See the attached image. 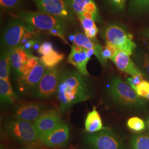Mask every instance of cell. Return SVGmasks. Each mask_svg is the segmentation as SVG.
Segmentation results:
<instances>
[{"mask_svg": "<svg viewBox=\"0 0 149 149\" xmlns=\"http://www.w3.org/2000/svg\"><path fill=\"white\" fill-rule=\"evenodd\" d=\"M91 95L85 76L76 70L62 74L57 92L61 112H66L75 104L88 100Z\"/></svg>", "mask_w": 149, "mask_h": 149, "instance_id": "1", "label": "cell"}, {"mask_svg": "<svg viewBox=\"0 0 149 149\" xmlns=\"http://www.w3.org/2000/svg\"><path fill=\"white\" fill-rule=\"evenodd\" d=\"M109 93L113 101L120 106L135 109L145 107V103L128 84L119 77H114L111 81Z\"/></svg>", "mask_w": 149, "mask_h": 149, "instance_id": "2", "label": "cell"}, {"mask_svg": "<svg viewBox=\"0 0 149 149\" xmlns=\"http://www.w3.org/2000/svg\"><path fill=\"white\" fill-rule=\"evenodd\" d=\"M4 131L10 138L19 143L32 145L39 141L37 132L32 123L14 118L6 120Z\"/></svg>", "mask_w": 149, "mask_h": 149, "instance_id": "3", "label": "cell"}, {"mask_svg": "<svg viewBox=\"0 0 149 149\" xmlns=\"http://www.w3.org/2000/svg\"><path fill=\"white\" fill-rule=\"evenodd\" d=\"M103 37L106 44H109L120 50L131 55L136 48L133 36L124 27L117 24L108 25L103 32Z\"/></svg>", "mask_w": 149, "mask_h": 149, "instance_id": "4", "label": "cell"}, {"mask_svg": "<svg viewBox=\"0 0 149 149\" xmlns=\"http://www.w3.org/2000/svg\"><path fill=\"white\" fill-rule=\"evenodd\" d=\"M84 143L88 149H127L122 138L109 128L86 135Z\"/></svg>", "mask_w": 149, "mask_h": 149, "instance_id": "5", "label": "cell"}, {"mask_svg": "<svg viewBox=\"0 0 149 149\" xmlns=\"http://www.w3.org/2000/svg\"><path fill=\"white\" fill-rule=\"evenodd\" d=\"M18 17L37 30L50 31L59 29L66 31L65 21L42 11H20L18 12Z\"/></svg>", "mask_w": 149, "mask_h": 149, "instance_id": "6", "label": "cell"}, {"mask_svg": "<svg viewBox=\"0 0 149 149\" xmlns=\"http://www.w3.org/2000/svg\"><path fill=\"white\" fill-rule=\"evenodd\" d=\"M35 30L37 29L19 18L9 22L1 36V45L7 50L19 47L26 33Z\"/></svg>", "mask_w": 149, "mask_h": 149, "instance_id": "7", "label": "cell"}, {"mask_svg": "<svg viewBox=\"0 0 149 149\" xmlns=\"http://www.w3.org/2000/svg\"><path fill=\"white\" fill-rule=\"evenodd\" d=\"M62 74L58 68L47 70L42 79L33 91L34 96L42 100L51 98L58 92Z\"/></svg>", "mask_w": 149, "mask_h": 149, "instance_id": "8", "label": "cell"}, {"mask_svg": "<svg viewBox=\"0 0 149 149\" xmlns=\"http://www.w3.org/2000/svg\"><path fill=\"white\" fill-rule=\"evenodd\" d=\"M40 11L62 19L72 22L74 13L70 8L67 0H33Z\"/></svg>", "mask_w": 149, "mask_h": 149, "instance_id": "9", "label": "cell"}, {"mask_svg": "<svg viewBox=\"0 0 149 149\" xmlns=\"http://www.w3.org/2000/svg\"><path fill=\"white\" fill-rule=\"evenodd\" d=\"M62 122L59 112L49 110L43 113L33 125L39 139L53 131Z\"/></svg>", "mask_w": 149, "mask_h": 149, "instance_id": "10", "label": "cell"}, {"mask_svg": "<svg viewBox=\"0 0 149 149\" xmlns=\"http://www.w3.org/2000/svg\"><path fill=\"white\" fill-rule=\"evenodd\" d=\"M69 138V127L62 122L53 131L40 137L39 140L50 148H61L68 143Z\"/></svg>", "mask_w": 149, "mask_h": 149, "instance_id": "11", "label": "cell"}, {"mask_svg": "<svg viewBox=\"0 0 149 149\" xmlns=\"http://www.w3.org/2000/svg\"><path fill=\"white\" fill-rule=\"evenodd\" d=\"M46 111V107L41 103L28 102L19 104L14 110L15 117L22 120L35 122L43 113Z\"/></svg>", "mask_w": 149, "mask_h": 149, "instance_id": "12", "label": "cell"}, {"mask_svg": "<svg viewBox=\"0 0 149 149\" xmlns=\"http://www.w3.org/2000/svg\"><path fill=\"white\" fill-rule=\"evenodd\" d=\"M46 71V68L40 61L26 77H19L18 79L19 90L22 92H33Z\"/></svg>", "mask_w": 149, "mask_h": 149, "instance_id": "13", "label": "cell"}, {"mask_svg": "<svg viewBox=\"0 0 149 149\" xmlns=\"http://www.w3.org/2000/svg\"><path fill=\"white\" fill-rule=\"evenodd\" d=\"M87 56V50L84 48L73 45L68 58V61L84 76L89 75L87 69V65L90 60Z\"/></svg>", "mask_w": 149, "mask_h": 149, "instance_id": "14", "label": "cell"}, {"mask_svg": "<svg viewBox=\"0 0 149 149\" xmlns=\"http://www.w3.org/2000/svg\"><path fill=\"white\" fill-rule=\"evenodd\" d=\"M70 8L77 16L88 13L94 17L95 21H100L98 8L93 0H67Z\"/></svg>", "mask_w": 149, "mask_h": 149, "instance_id": "15", "label": "cell"}, {"mask_svg": "<svg viewBox=\"0 0 149 149\" xmlns=\"http://www.w3.org/2000/svg\"><path fill=\"white\" fill-rule=\"evenodd\" d=\"M118 69L132 76L135 74H144L134 64L127 54L118 50L116 55L111 59Z\"/></svg>", "mask_w": 149, "mask_h": 149, "instance_id": "16", "label": "cell"}, {"mask_svg": "<svg viewBox=\"0 0 149 149\" xmlns=\"http://www.w3.org/2000/svg\"><path fill=\"white\" fill-rule=\"evenodd\" d=\"M8 51L11 67L16 73L18 74L19 70L27 63L32 54L28 53L21 47Z\"/></svg>", "mask_w": 149, "mask_h": 149, "instance_id": "17", "label": "cell"}, {"mask_svg": "<svg viewBox=\"0 0 149 149\" xmlns=\"http://www.w3.org/2000/svg\"><path fill=\"white\" fill-rule=\"evenodd\" d=\"M85 127L86 131L89 134L95 133L103 130L101 118L95 107L92 111L89 112L86 118Z\"/></svg>", "mask_w": 149, "mask_h": 149, "instance_id": "18", "label": "cell"}, {"mask_svg": "<svg viewBox=\"0 0 149 149\" xmlns=\"http://www.w3.org/2000/svg\"><path fill=\"white\" fill-rule=\"evenodd\" d=\"M0 97L1 102L5 104H10L16 101V96L9 81L0 79Z\"/></svg>", "mask_w": 149, "mask_h": 149, "instance_id": "19", "label": "cell"}, {"mask_svg": "<svg viewBox=\"0 0 149 149\" xmlns=\"http://www.w3.org/2000/svg\"><path fill=\"white\" fill-rule=\"evenodd\" d=\"M64 54L60 53L54 50L50 53L43 55L40 58V61L47 69L55 68L64 59Z\"/></svg>", "mask_w": 149, "mask_h": 149, "instance_id": "20", "label": "cell"}, {"mask_svg": "<svg viewBox=\"0 0 149 149\" xmlns=\"http://www.w3.org/2000/svg\"><path fill=\"white\" fill-rule=\"evenodd\" d=\"M74 44L87 50L95 48L96 45L98 44L96 42L95 40L91 39L85 34L81 32H76L74 34Z\"/></svg>", "mask_w": 149, "mask_h": 149, "instance_id": "21", "label": "cell"}, {"mask_svg": "<svg viewBox=\"0 0 149 149\" xmlns=\"http://www.w3.org/2000/svg\"><path fill=\"white\" fill-rule=\"evenodd\" d=\"M130 149H149V133L133 135L130 140Z\"/></svg>", "mask_w": 149, "mask_h": 149, "instance_id": "22", "label": "cell"}, {"mask_svg": "<svg viewBox=\"0 0 149 149\" xmlns=\"http://www.w3.org/2000/svg\"><path fill=\"white\" fill-rule=\"evenodd\" d=\"M10 60L8 51L3 50V53L1 55L0 59V77L1 79L9 81L10 78Z\"/></svg>", "mask_w": 149, "mask_h": 149, "instance_id": "23", "label": "cell"}, {"mask_svg": "<svg viewBox=\"0 0 149 149\" xmlns=\"http://www.w3.org/2000/svg\"><path fill=\"white\" fill-rule=\"evenodd\" d=\"M118 49L114 46L106 44L102 47L98 60L101 64H106L108 59H112L117 52Z\"/></svg>", "mask_w": 149, "mask_h": 149, "instance_id": "24", "label": "cell"}, {"mask_svg": "<svg viewBox=\"0 0 149 149\" xmlns=\"http://www.w3.org/2000/svg\"><path fill=\"white\" fill-rule=\"evenodd\" d=\"M40 62V59L32 55L27 63L25 64L19 71V77H25L36 65Z\"/></svg>", "mask_w": 149, "mask_h": 149, "instance_id": "25", "label": "cell"}, {"mask_svg": "<svg viewBox=\"0 0 149 149\" xmlns=\"http://www.w3.org/2000/svg\"><path fill=\"white\" fill-rule=\"evenodd\" d=\"M130 8L136 13L149 11V0H130Z\"/></svg>", "mask_w": 149, "mask_h": 149, "instance_id": "26", "label": "cell"}, {"mask_svg": "<svg viewBox=\"0 0 149 149\" xmlns=\"http://www.w3.org/2000/svg\"><path fill=\"white\" fill-rule=\"evenodd\" d=\"M127 126L134 132L139 133L146 128V124L141 118L134 117L129 119L127 122Z\"/></svg>", "mask_w": 149, "mask_h": 149, "instance_id": "27", "label": "cell"}, {"mask_svg": "<svg viewBox=\"0 0 149 149\" xmlns=\"http://www.w3.org/2000/svg\"><path fill=\"white\" fill-rule=\"evenodd\" d=\"M134 90L139 97L146 98L149 95V82L145 80Z\"/></svg>", "mask_w": 149, "mask_h": 149, "instance_id": "28", "label": "cell"}, {"mask_svg": "<svg viewBox=\"0 0 149 149\" xmlns=\"http://www.w3.org/2000/svg\"><path fill=\"white\" fill-rule=\"evenodd\" d=\"M105 1L112 10L121 12L125 8L127 0H105Z\"/></svg>", "mask_w": 149, "mask_h": 149, "instance_id": "29", "label": "cell"}, {"mask_svg": "<svg viewBox=\"0 0 149 149\" xmlns=\"http://www.w3.org/2000/svg\"><path fill=\"white\" fill-rule=\"evenodd\" d=\"M80 19L82 26L84 28L85 33L90 31L92 29L97 27L95 21L92 19L87 18L82 16L78 17Z\"/></svg>", "mask_w": 149, "mask_h": 149, "instance_id": "30", "label": "cell"}, {"mask_svg": "<svg viewBox=\"0 0 149 149\" xmlns=\"http://www.w3.org/2000/svg\"><path fill=\"white\" fill-rule=\"evenodd\" d=\"M22 0H0L1 6L6 9H13L19 7Z\"/></svg>", "mask_w": 149, "mask_h": 149, "instance_id": "31", "label": "cell"}, {"mask_svg": "<svg viewBox=\"0 0 149 149\" xmlns=\"http://www.w3.org/2000/svg\"><path fill=\"white\" fill-rule=\"evenodd\" d=\"M54 50L53 44L50 42H44L39 45L38 53L42 55H46Z\"/></svg>", "mask_w": 149, "mask_h": 149, "instance_id": "32", "label": "cell"}, {"mask_svg": "<svg viewBox=\"0 0 149 149\" xmlns=\"http://www.w3.org/2000/svg\"><path fill=\"white\" fill-rule=\"evenodd\" d=\"M144 81V74H135L127 79L128 84L133 89Z\"/></svg>", "mask_w": 149, "mask_h": 149, "instance_id": "33", "label": "cell"}, {"mask_svg": "<svg viewBox=\"0 0 149 149\" xmlns=\"http://www.w3.org/2000/svg\"><path fill=\"white\" fill-rule=\"evenodd\" d=\"M65 31L64 30L59 29H52V30L49 31L50 34L60 38L64 42V43H66V44H69V43L68 42V41L66 40V39H65V38L64 37V33H65Z\"/></svg>", "mask_w": 149, "mask_h": 149, "instance_id": "34", "label": "cell"}, {"mask_svg": "<svg viewBox=\"0 0 149 149\" xmlns=\"http://www.w3.org/2000/svg\"><path fill=\"white\" fill-rule=\"evenodd\" d=\"M38 43L39 41L37 39H31L27 42V43L24 44V45H23L21 47L28 53H31V50L34 49L35 45Z\"/></svg>", "mask_w": 149, "mask_h": 149, "instance_id": "35", "label": "cell"}, {"mask_svg": "<svg viewBox=\"0 0 149 149\" xmlns=\"http://www.w3.org/2000/svg\"><path fill=\"white\" fill-rule=\"evenodd\" d=\"M141 66L145 71L149 74V55L145 54L142 58Z\"/></svg>", "mask_w": 149, "mask_h": 149, "instance_id": "36", "label": "cell"}, {"mask_svg": "<svg viewBox=\"0 0 149 149\" xmlns=\"http://www.w3.org/2000/svg\"><path fill=\"white\" fill-rule=\"evenodd\" d=\"M145 124H146V128L147 130L149 132V117L146 119Z\"/></svg>", "mask_w": 149, "mask_h": 149, "instance_id": "37", "label": "cell"}, {"mask_svg": "<svg viewBox=\"0 0 149 149\" xmlns=\"http://www.w3.org/2000/svg\"><path fill=\"white\" fill-rule=\"evenodd\" d=\"M20 149H38L36 148H34V147H26V148H23Z\"/></svg>", "mask_w": 149, "mask_h": 149, "instance_id": "38", "label": "cell"}, {"mask_svg": "<svg viewBox=\"0 0 149 149\" xmlns=\"http://www.w3.org/2000/svg\"><path fill=\"white\" fill-rule=\"evenodd\" d=\"M145 36L149 38V29L147 30L145 33Z\"/></svg>", "mask_w": 149, "mask_h": 149, "instance_id": "39", "label": "cell"}, {"mask_svg": "<svg viewBox=\"0 0 149 149\" xmlns=\"http://www.w3.org/2000/svg\"><path fill=\"white\" fill-rule=\"evenodd\" d=\"M145 99H147L148 100H149V95L148 96H147L146 97V98H145Z\"/></svg>", "mask_w": 149, "mask_h": 149, "instance_id": "40", "label": "cell"}]
</instances>
